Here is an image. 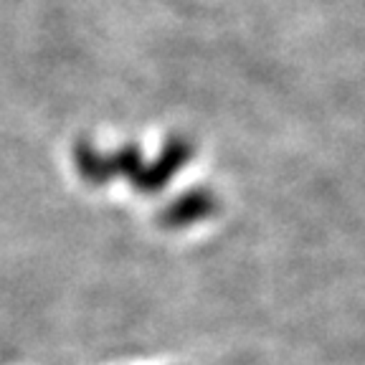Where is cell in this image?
Here are the masks:
<instances>
[{
    "label": "cell",
    "instance_id": "obj_1",
    "mask_svg": "<svg viewBox=\"0 0 365 365\" xmlns=\"http://www.w3.org/2000/svg\"><path fill=\"white\" fill-rule=\"evenodd\" d=\"M216 211V198L208 190H190V193L175 198L165 211L160 213V221L168 228L193 226L195 221H203Z\"/></svg>",
    "mask_w": 365,
    "mask_h": 365
}]
</instances>
